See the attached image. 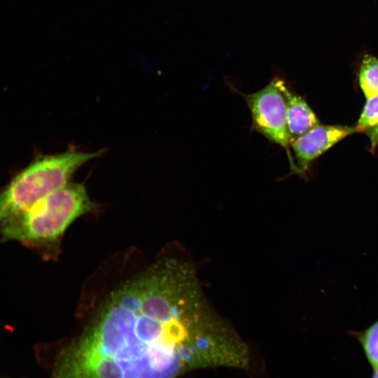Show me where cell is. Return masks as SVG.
<instances>
[{"label":"cell","instance_id":"cell-1","mask_svg":"<svg viewBox=\"0 0 378 378\" xmlns=\"http://www.w3.org/2000/svg\"><path fill=\"white\" fill-rule=\"evenodd\" d=\"M186 284L159 261L127 281L97 310L73 346L68 378H173L193 359Z\"/></svg>","mask_w":378,"mask_h":378},{"label":"cell","instance_id":"cell-2","mask_svg":"<svg viewBox=\"0 0 378 378\" xmlns=\"http://www.w3.org/2000/svg\"><path fill=\"white\" fill-rule=\"evenodd\" d=\"M93 208L85 186L69 183L4 222L0 227V241H54L76 218Z\"/></svg>","mask_w":378,"mask_h":378},{"label":"cell","instance_id":"cell-3","mask_svg":"<svg viewBox=\"0 0 378 378\" xmlns=\"http://www.w3.org/2000/svg\"><path fill=\"white\" fill-rule=\"evenodd\" d=\"M101 151H66L40 158L0 192V225L69 183L74 174Z\"/></svg>","mask_w":378,"mask_h":378},{"label":"cell","instance_id":"cell-4","mask_svg":"<svg viewBox=\"0 0 378 378\" xmlns=\"http://www.w3.org/2000/svg\"><path fill=\"white\" fill-rule=\"evenodd\" d=\"M237 92L243 97L250 111L252 130L284 148L288 159L290 173L302 175L291 153L292 139L288 129L286 104L275 78L257 92L250 94Z\"/></svg>","mask_w":378,"mask_h":378},{"label":"cell","instance_id":"cell-5","mask_svg":"<svg viewBox=\"0 0 378 378\" xmlns=\"http://www.w3.org/2000/svg\"><path fill=\"white\" fill-rule=\"evenodd\" d=\"M360 132L356 126L318 125L290 143L294 160L302 175L311 164L344 138Z\"/></svg>","mask_w":378,"mask_h":378},{"label":"cell","instance_id":"cell-6","mask_svg":"<svg viewBox=\"0 0 378 378\" xmlns=\"http://www.w3.org/2000/svg\"><path fill=\"white\" fill-rule=\"evenodd\" d=\"M274 78L284 98L288 129L293 141L320 122L303 97L295 92L284 78L279 76Z\"/></svg>","mask_w":378,"mask_h":378},{"label":"cell","instance_id":"cell-7","mask_svg":"<svg viewBox=\"0 0 378 378\" xmlns=\"http://www.w3.org/2000/svg\"><path fill=\"white\" fill-rule=\"evenodd\" d=\"M358 83L366 99L378 94V58L374 55H363L358 69Z\"/></svg>","mask_w":378,"mask_h":378},{"label":"cell","instance_id":"cell-8","mask_svg":"<svg viewBox=\"0 0 378 378\" xmlns=\"http://www.w3.org/2000/svg\"><path fill=\"white\" fill-rule=\"evenodd\" d=\"M366 358L373 368H378V320L362 332L356 333Z\"/></svg>","mask_w":378,"mask_h":378},{"label":"cell","instance_id":"cell-9","mask_svg":"<svg viewBox=\"0 0 378 378\" xmlns=\"http://www.w3.org/2000/svg\"><path fill=\"white\" fill-rule=\"evenodd\" d=\"M366 99L356 125L360 132L378 123V94Z\"/></svg>","mask_w":378,"mask_h":378},{"label":"cell","instance_id":"cell-10","mask_svg":"<svg viewBox=\"0 0 378 378\" xmlns=\"http://www.w3.org/2000/svg\"><path fill=\"white\" fill-rule=\"evenodd\" d=\"M370 141V150L374 153L378 146V123L366 129L363 132Z\"/></svg>","mask_w":378,"mask_h":378},{"label":"cell","instance_id":"cell-11","mask_svg":"<svg viewBox=\"0 0 378 378\" xmlns=\"http://www.w3.org/2000/svg\"><path fill=\"white\" fill-rule=\"evenodd\" d=\"M372 378H378V368L374 369Z\"/></svg>","mask_w":378,"mask_h":378}]
</instances>
